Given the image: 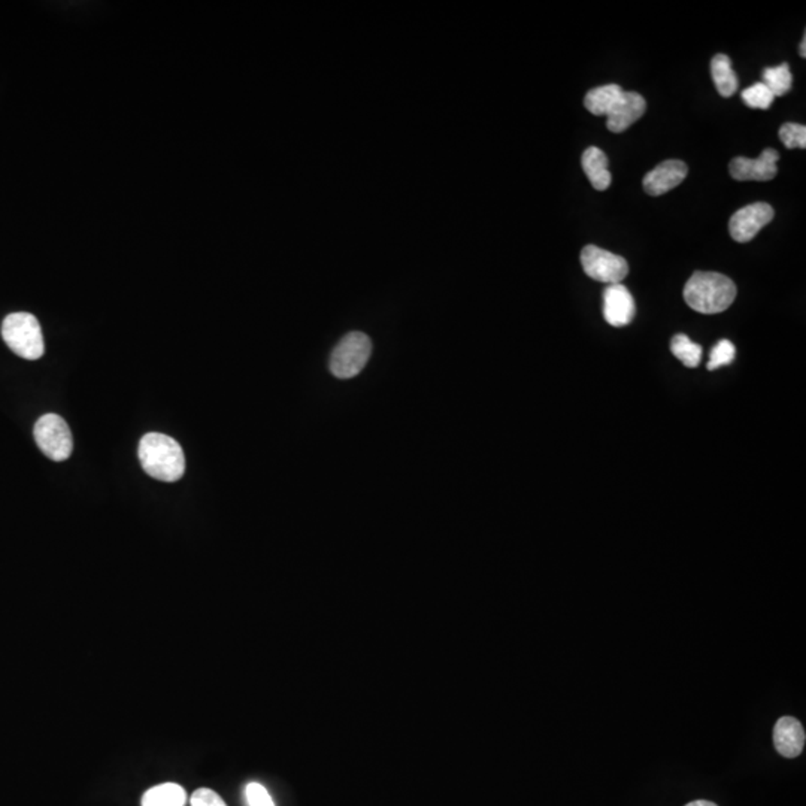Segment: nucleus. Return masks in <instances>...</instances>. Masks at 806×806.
<instances>
[{
  "label": "nucleus",
  "mask_w": 806,
  "mask_h": 806,
  "mask_svg": "<svg viewBox=\"0 0 806 806\" xmlns=\"http://www.w3.org/2000/svg\"><path fill=\"white\" fill-rule=\"evenodd\" d=\"M2 338L20 358L38 360L44 356L42 329L35 315L29 312L9 314L2 322Z\"/></svg>",
  "instance_id": "obj_3"
},
{
  "label": "nucleus",
  "mask_w": 806,
  "mask_h": 806,
  "mask_svg": "<svg viewBox=\"0 0 806 806\" xmlns=\"http://www.w3.org/2000/svg\"><path fill=\"white\" fill-rule=\"evenodd\" d=\"M774 218V208L765 202H757L738 210L729 222V231L737 242L746 244L756 238L763 227Z\"/></svg>",
  "instance_id": "obj_7"
},
{
  "label": "nucleus",
  "mask_w": 806,
  "mask_h": 806,
  "mask_svg": "<svg viewBox=\"0 0 806 806\" xmlns=\"http://www.w3.org/2000/svg\"><path fill=\"white\" fill-rule=\"evenodd\" d=\"M793 77L789 63L763 70V84L771 90L774 96H784L792 90Z\"/></svg>",
  "instance_id": "obj_17"
},
{
  "label": "nucleus",
  "mask_w": 806,
  "mask_h": 806,
  "mask_svg": "<svg viewBox=\"0 0 806 806\" xmlns=\"http://www.w3.org/2000/svg\"><path fill=\"white\" fill-rule=\"evenodd\" d=\"M192 806H227L220 794L211 789H197L190 798Z\"/></svg>",
  "instance_id": "obj_23"
},
{
  "label": "nucleus",
  "mask_w": 806,
  "mask_h": 806,
  "mask_svg": "<svg viewBox=\"0 0 806 806\" xmlns=\"http://www.w3.org/2000/svg\"><path fill=\"white\" fill-rule=\"evenodd\" d=\"M774 744L781 756L787 758L798 757L805 747V730L799 720L783 717L774 728Z\"/></svg>",
  "instance_id": "obj_12"
},
{
  "label": "nucleus",
  "mask_w": 806,
  "mask_h": 806,
  "mask_svg": "<svg viewBox=\"0 0 806 806\" xmlns=\"http://www.w3.org/2000/svg\"><path fill=\"white\" fill-rule=\"evenodd\" d=\"M371 354V338L363 331H349L331 351L329 358L331 376L340 379L358 376L363 371V367H367Z\"/></svg>",
  "instance_id": "obj_4"
},
{
  "label": "nucleus",
  "mask_w": 806,
  "mask_h": 806,
  "mask_svg": "<svg viewBox=\"0 0 806 806\" xmlns=\"http://www.w3.org/2000/svg\"><path fill=\"white\" fill-rule=\"evenodd\" d=\"M635 301L623 284H612L603 292V317L614 327L628 326L635 319Z\"/></svg>",
  "instance_id": "obj_10"
},
{
  "label": "nucleus",
  "mask_w": 806,
  "mask_h": 806,
  "mask_svg": "<svg viewBox=\"0 0 806 806\" xmlns=\"http://www.w3.org/2000/svg\"><path fill=\"white\" fill-rule=\"evenodd\" d=\"M742 101L750 108L767 109L772 105L775 96L763 83L754 84L742 92Z\"/></svg>",
  "instance_id": "obj_19"
},
{
  "label": "nucleus",
  "mask_w": 806,
  "mask_h": 806,
  "mask_svg": "<svg viewBox=\"0 0 806 806\" xmlns=\"http://www.w3.org/2000/svg\"><path fill=\"white\" fill-rule=\"evenodd\" d=\"M187 792L175 783L158 784L147 790L142 796V806H186Z\"/></svg>",
  "instance_id": "obj_15"
},
{
  "label": "nucleus",
  "mask_w": 806,
  "mask_h": 806,
  "mask_svg": "<svg viewBox=\"0 0 806 806\" xmlns=\"http://www.w3.org/2000/svg\"><path fill=\"white\" fill-rule=\"evenodd\" d=\"M672 354L687 367H698L702 360V347L689 336L675 335L671 340Z\"/></svg>",
  "instance_id": "obj_18"
},
{
  "label": "nucleus",
  "mask_w": 806,
  "mask_h": 806,
  "mask_svg": "<svg viewBox=\"0 0 806 806\" xmlns=\"http://www.w3.org/2000/svg\"><path fill=\"white\" fill-rule=\"evenodd\" d=\"M780 140L789 149H806V127L796 122H785L780 129Z\"/></svg>",
  "instance_id": "obj_21"
},
{
  "label": "nucleus",
  "mask_w": 806,
  "mask_h": 806,
  "mask_svg": "<svg viewBox=\"0 0 806 806\" xmlns=\"http://www.w3.org/2000/svg\"><path fill=\"white\" fill-rule=\"evenodd\" d=\"M647 102L639 93L624 92L614 108L606 115V127L612 133H621L633 126L645 113Z\"/></svg>",
  "instance_id": "obj_11"
},
{
  "label": "nucleus",
  "mask_w": 806,
  "mask_h": 806,
  "mask_svg": "<svg viewBox=\"0 0 806 806\" xmlns=\"http://www.w3.org/2000/svg\"><path fill=\"white\" fill-rule=\"evenodd\" d=\"M608 163L610 161H608L606 154L597 147H589L581 158V165H583L587 178L590 179L593 188H596L599 192H603L612 183V177L608 170Z\"/></svg>",
  "instance_id": "obj_13"
},
{
  "label": "nucleus",
  "mask_w": 806,
  "mask_h": 806,
  "mask_svg": "<svg viewBox=\"0 0 806 806\" xmlns=\"http://www.w3.org/2000/svg\"><path fill=\"white\" fill-rule=\"evenodd\" d=\"M245 798L249 806H275L269 792L258 783H249L245 787Z\"/></svg>",
  "instance_id": "obj_22"
},
{
  "label": "nucleus",
  "mask_w": 806,
  "mask_h": 806,
  "mask_svg": "<svg viewBox=\"0 0 806 806\" xmlns=\"http://www.w3.org/2000/svg\"><path fill=\"white\" fill-rule=\"evenodd\" d=\"M711 75L715 87L723 97H730L737 93L739 83L732 69V60L726 54H717L711 61Z\"/></svg>",
  "instance_id": "obj_16"
},
{
  "label": "nucleus",
  "mask_w": 806,
  "mask_h": 806,
  "mask_svg": "<svg viewBox=\"0 0 806 806\" xmlns=\"http://www.w3.org/2000/svg\"><path fill=\"white\" fill-rule=\"evenodd\" d=\"M735 354H737V349H735V345L730 340H720L719 344L711 349L708 369L714 371V369H719V367H728L735 360Z\"/></svg>",
  "instance_id": "obj_20"
},
{
  "label": "nucleus",
  "mask_w": 806,
  "mask_h": 806,
  "mask_svg": "<svg viewBox=\"0 0 806 806\" xmlns=\"http://www.w3.org/2000/svg\"><path fill=\"white\" fill-rule=\"evenodd\" d=\"M140 458L144 471L156 480L175 483L186 472V457L181 445L161 433H149L140 439Z\"/></svg>",
  "instance_id": "obj_1"
},
{
  "label": "nucleus",
  "mask_w": 806,
  "mask_h": 806,
  "mask_svg": "<svg viewBox=\"0 0 806 806\" xmlns=\"http://www.w3.org/2000/svg\"><path fill=\"white\" fill-rule=\"evenodd\" d=\"M689 174L684 161L665 160L645 175L644 190L649 196H662L665 193L678 187Z\"/></svg>",
  "instance_id": "obj_9"
},
{
  "label": "nucleus",
  "mask_w": 806,
  "mask_h": 806,
  "mask_svg": "<svg viewBox=\"0 0 806 806\" xmlns=\"http://www.w3.org/2000/svg\"><path fill=\"white\" fill-rule=\"evenodd\" d=\"M735 297V283L717 272H696L684 287L687 305L701 314H720L732 305Z\"/></svg>",
  "instance_id": "obj_2"
},
{
  "label": "nucleus",
  "mask_w": 806,
  "mask_h": 806,
  "mask_svg": "<svg viewBox=\"0 0 806 806\" xmlns=\"http://www.w3.org/2000/svg\"><path fill=\"white\" fill-rule=\"evenodd\" d=\"M685 806H717L710 801H696V802L687 803Z\"/></svg>",
  "instance_id": "obj_24"
},
{
  "label": "nucleus",
  "mask_w": 806,
  "mask_h": 806,
  "mask_svg": "<svg viewBox=\"0 0 806 806\" xmlns=\"http://www.w3.org/2000/svg\"><path fill=\"white\" fill-rule=\"evenodd\" d=\"M581 265L590 278L599 283L621 284L629 274V265L621 256L587 245L581 251Z\"/></svg>",
  "instance_id": "obj_6"
},
{
  "label": "nucleus",
  "mask_w": 806,
  "mask_h": 806,
  "mask_svg": "<svg viewBox=\"0 0 806 806\" xmlns=\"http://www.w3.org/2000/svg\"><path fill=\"white\" fill-rule=\"evenodd\" d=\"M805 49H806V36H803L802 44H801V49H799V51H801V56H802V57H806V50Z\"/></svg>",
  "instance_id": "obj_25"
},
{
  "label": "nucleus",
  "mask_w": 806,
  "mask_h": 806,
  "mask_svg": "<svg viewBox=\"0 0 806 806\" xmlns=\"http://www.w3.org/2000/svg\"><path fill=\"white\" fill-rule=\"evenodd\" d=\"M33 435L41 451L54 462H65L70 457L74 439L69 426L60 415H42L36 421Z\"/></svg>",
  "instance_id": "obj_5"
},
{
  "label": "nucleus",
  "mask_w": 806,
  "mask_h": 806,
  "mask_svg": "<svg viewBox=\"0 0 806 806\" xmlns=\"http://www.w3.org/2000/svg\"><path fill=\"white\" fill-rule=\"evenodd\" d=\"M623 88L617 84H606L602 87L593 88L584 97V106L589 109L593 115H608L611 109L614 108L615 104L620 101V97L623 96Z\"/></svg>",
  "instance_id": "obj_14"
},
{
  "label": "nucleus",
  "mask_w": 806,
  "mask_h": 806,
  "mask_svg": "<svg viewBox=\"0 0 806 806\" xmlns=\"http://www.w3.org/2000/svg\"><path fill=\"white\" fill-rule=\"evenodd\" d=\"M780 154L776 149H766L757 158H735L729 165L733 178L738 181H769L778 174L776 161Z\"/></svg>",
  "instance_id": "obj_8"
}]
</instances>
